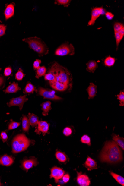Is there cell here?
Here are the masks:
<instances>
[{
	"label": "cell",
	"instance_id": "obj_13",
	"mask_svg": "<svg viewBox=\"0 0 124 186\" xmlns=\"http://www.w3.org/2000/svg\"><path fill=\"white\" fill-rule=\"evenodd\" d=\"M50 85L53 89L59 91H64L68 89L69 86L57 81L49 82Z\"/></svg>",
	"mask_w": 124,
	"mask_h": 186
},
{
	"label": "cell",
	"instance_id": "obj_12",
	"mask_svg": "<svg viewBox=\"0 0 124 186\" xmlns=\"http://www.w3.org/2000/svg\"><path fill=\"white\" fill-rule=\"evenodd\" d=\"M77 182L79 185L81 186H88L91 184L89 178L81 172H77Z\"/></svg>",
	"mask_w": 124,
	"mask_h": 186
},
{
	"label": "cell",
	"instance_id": "obj_6",
	"mask_svg": "<svg viewBox=\"0 0 124 186\" xmlns=\"http://www.w3.org/2000/svg\"><path fill=\"white\" fill-rule=\"evenodd\" d=\"M38 94L43 96L44 99L52 100H62V98L56 95L54 91L40 87L38 89Z\"/></svg>",
	"mask_w": 124,
	"mask_h": 186
},
{
	"label": "cell",
	"instance_id": "obj_8",
	"mask_svg": "<svg viewBox=\"0 0 124 186\" xmlns=\"http://www.w3.org/2000/svg\"><path fill=\"white\" fill-rule=\"evenodd\" d=\"M28 100V99L26 97V96H20L18 97L12 98L10 101L8 105L9 107L17 106L19 107L20 110H21L24 103Z\"/></svg>",
	"mask_w": 124,
	"mask_h": 186
},
{
	"label": "cell",
	"instance_id": "obj_2",
	"mask_svg": "<svg viewBox=\"0 0 124 186\" xmlns=\"http://www.w3.org/2000/svg\"><path fill=\"white\" fill-rule=\"evenodd\" d=\"M49 72L55 77L56 81L63 83L69 86L72 85V78L69 71L57 62H55L50 68Z\"/></svg>",
	"mask_w": 124,
	"mask_h": 186
},
{
	"label": "cell",
	"instance_id": "obj_15",
	"mask_svg": "<svg viewBox=\"0 0 124 186\" xmlns=\"http://www.w3.org/2000/svg\"><path fill=\"white\" fill-rule=\"evenodd\" d=\"M14 160L12 157L5 155L0 158V164L2 166H9L14 163Z\"/></svg>",
	"mask_w": 124,
	"mask_h": 186
},
{
	"label": "cell",
	"instance_id": "obj_34",
	"mask_svg": "<svg viewBox=\"0 0 124 186\" xmlns=\"http://www.w3.org/2000/svg\"><path fill=\"white\" fill-rule=\"evenodd\" d=\"M117 99L120 102V106H123L124 105V91H121L120 94L117 95Z\"/></svg>",
	"mask_w": 124,
	"mask_h": 186
},
{
	"label": "cell",
	"instance_id": "obj_35",
	"mask_svg": "<svg viewBox=\"0 0 124 186\" xmlns=\"http://www.w3.org/2000/svg\"><path fill=\"white\" fill-rule=\"evenodd\" d=\"M124 27V26L123 24L120 23V22H116L114 25V30L115 32H119L120 30Z\"/></svg>",
	"mask_w": 124,
	"mask_h": 186
},
{
	"label": "cell",
	"instance_id": "obj_32",
	"mask_svg": "<svg viewBox=\"0 0 124 186\" xmlns=\"http://www.w3.org/2000/svg\"><path fill=\"white\" fill-rule=\"evenodd\" d=\"M115 35L116 43L117 50L118 49L119 45L122 39H123L124 36L121 35L119 32H115Z\"/></svg>",
	"mask_w": 124,
	"mask_h": 186
},
{
	"label": "cell",
	"instance_id": "obj_4",
	"mask_svg": "<svg viewBox=\"0 0 124 186\" xmlns=\"http://www.w3.org/2000/svg\"><path fill=\"white\" fill-rule=\"evenodd\" d=\"M30 141L25 134H20L16 136L12 140V146L14 153L25 151L30 145Z\"/></svg>",
	"mask_w": 124,
	"mask_h": 186
},
{
	"label": "cell",
	"instance_id": "obj_26",
	"mask_svg": "<svg viewBox=\"0 0 124 186\" xmlns=\"http://www.w3.org/2000/svg\"><path fill=\"white\" fill-rule=\"evenodd\" d=\"M110 174L113 177L116 181L117 182L122 186H124V178L122 176L115 174L112 172H110Z\"/></svg>",
	"mask_w": 124,
	"mask_h": 186
},
{
	"label": "cell",
	"instance_id": "obj_23",
	"mask_svg": "<svg viewBox=\"0 0 124 186\" xmlns=\"http://www.w3.org/2000/svg\"><path fill=\"white\" fill-rule=\"evenodd\" d=\"M22 129L25 132H28L30 128V123L28 118L25 116L22 119Z\"/></svg>",
	"mask_w": 124,
	"mask_h": 186
},
{
	"label": "cell",
	"instance_id": "obj_33",
	"mask_svg": "<svg viewBox=\"0 0 124 186\" xmlns=\"http://www.w3.org/2000/svg\"><path fill=\"white\" fill-rule=\"evenodd\" d=\"M81 141L83 143L86 144L89 146L91 145V138L87 135H83L81 138Z\"/></svg>",
	"mask_w": 124,
	"mask_h": 186
},
{
	"label": "cell",
	"instance_id": "obj_27",
	"mask_svg": "<svg viewBox=\"0 0 124 186\" xmlns=\"http://www.w3.org/2000/svg\"><path fill=\"white\" fill-rule=\"evenodd\" d=\"M115 61L116 59L115 58L109 56L105 59L104 61V63L106 66L110 67L114 65Z\"/></svg>",
	"mask_w": 124,
	"mask_h": 186
},
{
	"label": "cell",
	"instance_id": "obj_22",
	"mask_svg": "<svg viewBox=\"0 0 124 186\" xmlns=\"http://www.w3.org/2000/svg\"><path fill=\"white\" fill-rule=\"evenodd\" d=\"M113 139L117 144L121 147L122 150H124V140L123 137L116 135L115 134H113Z\"/></svg>",
	"mask_w": 124,
	"mask_h": 186
},
{
	"label": "cell",
	"instance_id": "obj_30",
	"mask_svg": "<svg viewBox=\"0 0 124 186\" xmlns=\"http://www.w3.org/2000/svg\"><path fill=\"white\" fill-rule=\"evenodd\" d=\"M44 79L46 80L49 81V82L56 81L55 77L52 73L49 71L47 74H45Z\"/></svg>",
	"mask_w": 124,
	"mask_h": 186
},
{
	"label": "cell",
	"instance_id": "obj_11",
	"mask_svg": "<svg viewBox=\"0 0 124 186\" xmlns=\"http://www.w3.org/2000/svg\"><path fill=\"white\" fill-rule=\"evenodd\" d=\"M38 164L37 160L34 157H32L30 159H26L22 162V168L24 170L28 171L33 166H36Z\"/></svg>",
	"mask_w": 124,
	"mask_h": 186
},
{
	"label": "cell",
	"instance_id": "obj_17",
	"mask_svg": "<svg viewBox=\"0 0 124 186\" xmlns=\"http://www.w3.org/2000/svg\"><path fill=\"white\" fill-rule=\"evenodd\" d=\"M21 88L19 86L17 83L14 82L12 84L8 87L6 89L4 90L6 93H17V91L20 90Z\"/></svg>",
	"mask_w": 124,
	"mask_h": 186
},
{
	"label": "cell",
	"instance_id": "obj_3",
	"mask_svg": "<svg viewBox=\"0 0 124 186\" xmlns=\"http://www.w3.org/2000/svg\"><path fill=\"white\" fill-rule=\"evenodd\" d=\"M22 41L27 43L29 47L37 53L40 56L46 55L49 52V49L47 46L42 40L37 37L24 38Z\"/></svg>",
	"mask_w": 124,
	"mask_h": 186
},
{
	"label": "cell",
	"instance_id": "obj_19",
	"mask_svg": "<svg viewBox=\"0 0 124 186\" xmlns=\"http://www.w3.org/2000/svg\"><path fill=\"white\" fill-rule=\"evenodd\" d=\"M51 103L49 101L43 102L41 105V109L43 111L42 115L44 116H47L50 111L52 108L51 106Z\"/></svg>",
	"mask_w": 124,
	"mask_h": 186
},
{
	"label": "cell",
	"instance_id": "obj_39",
	"mask_svg": "<svg viewBox=\"0 0 124 186\" xmlns=\"http://www.w3.org/2000/svg\"><path fill=\"white\" fill-rule=\"evenodd\" d=\"M12 69L11 67H8L5 69L4 70V75L6 77L10 76L12 73Z\"/></svg>",
	"mask_w": 124,
	"mask_h": 186
},
{
	"label": "cell",
	"instance_id": "obj_21",
	"mask_svg": "<svg viewBox=\"0 0 124 186\" xmlns=\"http://www.w3.org/2000/svg\"><path fill=\"white\" fill-rule=\"evenodd\" d=\"M87 71L94 73L98 67V64L95 61L91 60L86 64Z\"/></svg>",
	"mask_w": 124,
	"mask_h": 186
},
{
	"label": "cell",
	"instance_id": "obj_31",
	"mask_svg": "<svg viewBox=\"0 0 124 186\" xmlns=\"http://www.w3.org/2000/svg\"><path fill=\"white\" fill-rule=\"evenodd\" d=\"M71 1L70 0H57L55 1V4L59 5H63L65 7H68L70 5V3Z\"/></svg>",
	"mask_w": 124,
	"mask_h": 186
},
{
	"label": "cell",
	"instance_id": "obj_18",
	"mask_svg": "<svg viewBox=\"0 0 124 186\" xmlns=\"http://www.w3.org/2000/svg\"><path fill=\"white\" fill-rule=\"evenodd\" d=\"M85 166L88 171L97 169L96 162L89 157L87 158L86 162L85 163Z\"/></svg>",
	"mask_w": 124,
	"mask_h": 186
},
{
	"label": "cell",
	"instance_id": "obj_40",
	"mask_svg": "<svg viewBox=\"0 0 124 186\" xmlns=\"http://www.w3.org/2000/svg\"><path fill=\"white\" fill-rule=\"evenodd\" d=\"M41 63V61L40 60H36L33 62V67L34 69L37 70L40 67V65Z\"/></svg>",
	"mask_w": 124,
	"mask_h": 186
},
{
	"label": "cell",
	"instance_id": "obj_1",
	"mask_svg": "<svg viewBox=\"0 0 124 186\" xmlns=\"http://www.w3.org/2000/svg\"><path fill=\"white\" fill-rule=\"evenodd\" d=\"M102 162L118 163L123 159L121 150L114 141L106 142L99 156Z\"/></svg>",
	"mask_w": 124,
	"mask_h": 186
},
{
	"label": "cell",
	"instance_id": "obj_43",
	"mask_svg": "<svg viewBox=\"0 0 124 186\" xmlns=\"http://www.w3.org/2000/svg\"><path fill=\"white\" fill-rule=\"evenodd\" d=\"M62 178V181H63L65 183H67L70 180V175L68 174H66L64 175Z\"/></svg>",
	"mask_w": 124,
	"mask_h": 186
},
{
	"label": "cell",
	"instance_id": "obj_36",
	"mask_svg": "<svg viewBox=\"0 0 124 186\" xmlns=\"http://www.w3.org/2000/svg\"><path fill=\"white\" fill-rule=\"evenodd\" d=\"M20 123L12 121L9 123L8 128V129L9 130H11L15 129L16 128H18V127L20 126Z\"/></svg>",
	"mask_w": 124,
	"mask_h": 186
},
{
	"label": "cell",
	"instance_id": "obj_42",
	"mask_svg": "<svg viewBox=\"0 0 124 186\" xmlns=\"http://www.w3.org/2000/svg\"><path fill=\"white\" fill-rule=\"evenodd\" d=\"M105 14L106 18L109 20H112L114 17L113 14L110 12H106Z\"/></svg>",
	"mask_w": 124,
	"mask_h": 186
},
{
	"label": "cell",
	"instance_id": "obj_14",
	"mask_svg": "<svg viewBox=\"0 0 124 186\" xmlns=\"http://www.w3.org/2000/svg\"><path fill=\"white\" fill-rule=\"evenodd\" d=\"M88 94V99H91L94 98L97 93V86L91 83L87 89Z\"/></svg>",
	"mask_w": 124,
	"mask_h": 186
},
{
	"label": "cell",
	"instance_id": "obj_41",
	"mask_svg": "<svg viewBox=\"0 0 124 186\" xmlns=\"http://www.w3.org/2000/svg\"><path fill=\"white\" fill-rule=\"evenodd\" d=\"M1 139L4 142H6L8 139V136L7 134L5 131H2L1 133Z\"/></svg>",
	"mask_w": 124,
	"mask_h": 186
},
{
	"label": "cell",
	"instance_id": "obj_16",
	"mask_svg": "<svg viewBox=\"0 0 124 186\" xmlns=\"http://www.w3.org/2000/svg\"><path fill=\"white\" fill-rule=\"evenodd\" d=\"M14 7L13 4H10L6 8L4 11V15L6 20L11 18L14 15Z\"/></svg>",
	"mask_w": 124,
	"mask_h": 186
},
{
	"label": "cell",
	"instance_id": "obj_29",
	"mask_svg": "<svg viewBox=\"0 0 124 186\" xmlns=\"http://www.w3.org/2000/svg\"><path fill=\"white\" fill-rule=\"evenodd\" d=\"M25 76V74H24L23 70L19 68L18 71L16 74L15 78L17 81H20L23 79Z\"/></svg>",
	"mask_w": 124,
	"mask_h": 186
},
{
	"label": "cell",
	"instance_id": "obj_28",
	"mask_svg": "<svg viewBox=\"0 0 124 186\" xmlns=\"http://www.w3.org/2000/svg\"><path fill=\"white\" fill-rule=\"evenodd\" d=\"M36 91V89L33 84L30 83H27L26 86L24 91L27 93H33L34 91Z\"/></svg>",
	"mask_w": 124,
	"mask_h": 186
},
{
	"label": "cell",
	"instance_id": "obj_5",
	"mask_svg": "<svg viewBox=\"0 0 124 186\" xmlns=\"http://www.w3.org/2000/svg\"><path fill=\"white\" fill-rule=\"evenodd\" d=\"M75 54V48L72 44L68 43L62 44L55 51L56 55L58 56L73 55Z\"/></svg>",
	"mask_w": 124,
	"mask_h": 186
},
{
	"label": "cell",
	"instance_id": "obj_24",
	"mask_svg": "<svg viewBox=\"0 0 124 186\" xmlns=\"http://www.w3.org/2000/svg\"><path fill=\"white\" fill-rule=\"evenodd\" d=\"M46 72V68L44 66L40 67L36 70V76L37 78H38L43 76H44Z\"/></svg>",
	"mask_w": 124,
	"mask_h": 186
},
{
	"label": "cell",
	"instance_id": "obj_7",
	"mask_svg": "<svg viewBox=\"0 0 124 186\" xmlns=\"http://www.w3.org/2000/svg\"><path fill=\"white\" fill-rule=\"evenodd\" d=\"M106 13L105 9L102 7L94 8L91 11V19L88 22V26L93 25L100 16Z\"/></svg>",
	"mask_w": 124,
	"mask_h": 186
},
{
	"label": "cell",
	"instance_id": "obj_10",
	"mask_svg": "<svg viewBox=\"0 0 124 186\" xmlns=\"http://www.w3.org/2000/svg\"><path fill=\"white\" fill-rule=\"evenodd\" d=\"M50 125L46 121H39L37 129L35 131L37 134H40L42 133L43 136L48 134Z\"/></svg>",
	"mask_w": 124,
	"mask_h": 186
},
{
	"label": "cell",
	"instance_id": "obj_25",
	"mask_svg": "<svg viewBox=\"0 0 124 186\" xmlns=\"http://www.w3.org/2000/svg\"><path fill=\"white\" fill-rule=\"evenodd\" d=\"M56 158L59 162H65L67 161L66 155L63 152L58 151L56 153Z\"/></svg>",
	"mask_w": 124,
	"mask_h": 186
},
{
	"label": "cell",
	"instance_id": "obj_20",
	"mask_svg": "<svg viewBox=\"0 0 124 186\" xmlns=\"http://www.w3.org/2000/svg\"><path fill=\"white\" fill-rule=\"evenodd\" d=\"M28 118L30 122V125L33 128L37 127L38 126L39 121L38 117L34 114L29 113Z\"/></svg>",
	"mask_w": 124,
	"mask_h": 186
},
{
	"label": "cell",
	"instance_id": "obj_46",
	"mask_svg": "<svg viewBox=\"0 0 124 186\" xmlns=\"http://www.w3.org/2000/svg\"><path fill=\"white\" fill-rule=\"evenodd\" d=\"M0 186H1V182H0Z\"/></svg>",
	"mask_w": 124,
	"mask_h": 186
},
{
	"label": "cell",
	"instance_id": "obj_38",
	"mask_svg": "<svg viewBox=\"0 0 124 186\" xmlns=\"http://www.w3.org/2000/svg\"><path fill=\"white\" fill-rule=\"evenodd\" d=\"M63 134L65 136H68L71 135L72 131V130L69 127H66L64 129Z\"/></svg>",
	"mask_w": 124,
	"mask_h": 186
},
{
	"label": "cell",
	"instance_id": "obj_45",
	"mask_svg": "<svg viewBox=\"0 0 124 186\" xmlns=\"http://www.w3.org/2000/svg\"><path fill=\"white\" fill-rule=\"evenodd\" d=\"M120 34L122 35V36H124V27L123 28H122L121 30H120V31L119 32Z\"/></svg>",
	"mask_w": 124,
	"mask_h": 186
},
{
	"label": "cell",
	"instance_id": "obj_44",
	"mask_svg": "<svg viewBox=\"0 0 124 186\" xmlns=\"http://www.w3.org/2000/svg\"><path fill=\"white\" fill-rule=\"evenodd\" d=\"M5 79L4 77L0 76V87L2 86L4 84Z\"/></svg>",
	"mask_w": 124,
	"mask_h": 186
},
{
	"label": "cell",
	"instance_id": "obj_37",
	"mask_svg": "<svg viewBox=\"0 0 124 186\" xmlns=\"http://www.w3.org/2000/svg\"><path fill=\"white\" fill-rule=\"evenodd\" d=\"M6 29V25L0 24V37L5 34Z\"/></svg>",
	"mask_w": 124,
	"mask_h": 186
},
{
	"label": "cell",
	"instance_id": "obj_9",
	"mask_svg": "<svg viewBox=\"0 0 124 186\" xmlns=\"http://www.w3.org/2000/svg\"><path fill=\"white\" fill-rule=\"evenodd\" d=\"M50 178H54L56 183L59 182V180L62 179L65 174V171L60 168L55 166L51 169Z\"/></svg>",
	"mask_w": 124,
	"mask_h": 186
}]
</instances>
